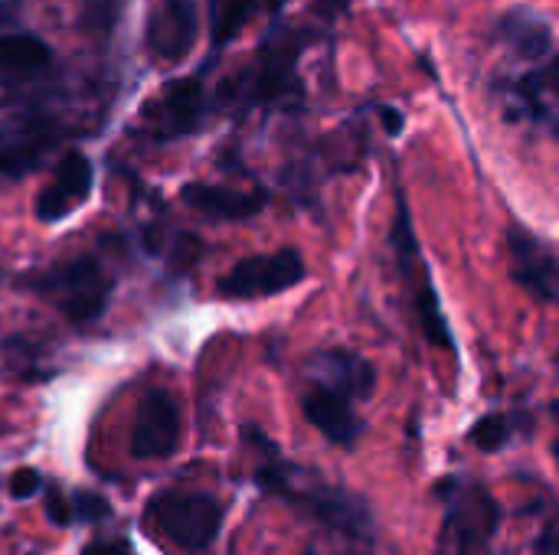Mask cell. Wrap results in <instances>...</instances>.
Wrapping results in <instances>:
<instances>
[{
	"label": "cell",
	"instance_id": "6",
	"mask_svg": "<svg viewBox=\"0 0 559 555\" xmlns=\"http://www.w3.org/2000/svg\"><path fill=\"white\" fill-rule=\"evenodd\" d=\"M200 29V7L197 0H154L144 43L164 62H183L193 52Z\"/></svg>",
	"mask_w": 559,
	"mask_h": 555
},
{
	"label": "cell",
	"instance_id": "12",
	"mask_svg": "<svg viewBox=\"0 0 559 555\" xmlns=\"http://www.w3.org/2000/svg\"><path fill=\"white\" fill-rule=\"evenodd\" d=\"M498 33L501 39L511 46V52L524 62H550L557 46H554V26L544 13L531 10V7H514L498 20Z\"/></svg>",
	"mask_w": 559,
	"mask_h": 555
},
{
	"label": "cell",
	"instance_id": "3",
	"mask_svg": "<svg viewBox=\"0 0 559 555\" xmlns=\"http://www.w3.org/2000/svg\"><path fill=\"white\" fill-rule=\"evenodd\" d=\"M36 291L46 294L72 324L98 321L111 301V278L88 255L49 268L36 278Z\"/></svg>",
	"mask_w": 559,
	"mask_h": 555
},
{
	"label": "cell",
	"instance_id": "4",
	"mask_svg": "<svg viewBox=\"0 0 559 555\" xmlns=\"http://www.w3.org/2000/svg\"><path fill=\"white\" fill-rule=\"evenodd\" d=\"M151 517L170 543L190 553L213 546L223 530V507L210 494H157L151 500Z\"/></svg>",
	"mask_w": 559,
	"mask_h": 555
},
{
	"label": "cell",
	"instance_id": "15",
	"mask_svg": "<svg viewBox=\"0 0 559 555\" xmlns=\"http://www.w3.org/2000/svg\"><path fill=\"white\" fill-rule=\"evenodd\" d=\"M52 134L39 124H20L0 131V173L23 177L39 164V157L49 150Z\"/></svg>",
	"mask_w": 559,
	"mask_h": 555
},
{
	"label": "cell",
	"instance_id": "14",
	"mask_svg": "<svg viewBox=\"0 0 559 555\" xmlns=\"http://www.w3.org/2000/svg\"><path fill=\"white\" fill-rule=\"evenodd\" d=\"M180 200L213 219H249L265 206V193H239L213 183H187L180 190Z\"/></svg>",
	"mask_w": 559,
	"mask_h": 555
},
{
	"label": "cell",
	"instance_id": "10",
	"mask_svg": "<svg viewBox=\"0 0 559 555\" xmlns=\"http://www.w3.org/2000/svg\"><path fill=\"white\" fill-rule=\"evenodd\" d=\"M301 412H305V419H308L331 445L347 448V451L357 445V438H360V432H364V422L357 419L350 399L337 396L334 389H328V386H321V383H314L311 389H305V396H301Z\"/></svg>",
	"mask_w": 559,
	"mask_h": 555
},
{
	"label": "cell",
	"instance_id": "18",
	"mask_svg": "<svg viewBox=\"0 0 559 555\" xmlns=\"http://www.w3.org/2000/svg\"><path fill=\"white\" fill-rule=\"evenodd\" d=\"M416 311H419V321H423V334L432 347H442V350H452L455 347V334L442 314V304H439V294H436V285L429 278V272H423L419 278V288H416Z\"/></svg>",
	"mask_w": 559,
	"mask_h": 555
},
{
	"label": "cell",
	"instance_id": "21",
	"mask_svg": "<svg viewBox=\"0 0 559 555\" xmlns=\"http://www.w3.org/2000/svg\"><path fill=\"white\" fill-rule=\"evenodd\" d=\"M111 514V507H108V500L105 497H98V494H75V500H72V517L75 520H85V523H98V520H105Z\"/></svg>",
	"mask_w": 559,
	"mask_h": 555
},
{
	"label": "cell",
	"instance_id": "26",
	"mask_svg": "<svg viewBox=\"0 0 559 555\" xmlns=\"http://www.w3.org/2000/svg\"><path fill=\"white\" fill-rule=\"evenodd\" d=\"M534 555H559V530L557 523H547L540 540L534 543Z\"/></svg>",
	"mask_w": 559,
	"mask_h": 555
},
{
	"label": "cell",
	"instance_id": "8",
	"mask_svg": "<svg viewBox=\"0 0 559 555\" xmlns=\"http://www.w3.org/2000/svg\"><path fill=\"white\" fill-rule=\"evenodd\" d=\"M180 438V409L170 393H147L138 406V419L131 429V455L144 461H157L174 455Z\"/></svg>",
	"mask_w": 559,
	"mask_h": 555
},
{
	"label": "cell",
	"instance_id": "22",
	"mask_svg": "<svg viewBox=\"0 0 559 555\" xmlns=\"http://www.w3.org/2000/svg\"><path fill=\"white\" fill-rule=\"evenodd\" d=\"M39 487H43V474L36 468H20L16 474H10V484H7L13 500H29Z\"/></svg>",
	"mask_w": 559,
	"mask_h": 555
},
{
	"label": "cell",
	"instance_id": "16",
	"mask_svg": "<svg viewBox=\"0 0 559 555\" xmlns=\"http://www.w3.org/2000/svg\"><path fill=\"white\" fill-rule=\"evenodd\" d=\"M52 49L43 36L36 33H3L0 36V69L13 75H36L52 65Z\"/></svg>",
	"mask_w": 559,
	"mask_h": 555
},
{
	"label": "cell",
	"instance_id": "23",
	"mask_svg": "<svg viewBox=\"0 0 559 555\" xmlns=\"http://www.w3.org/2000/svg\"><path fill=\"white\" fill-rule=\"evenodd\" d=\"M46 517H49V523L59 527V530H66V527L75 523V517H72V500H69L62 491H56V487L46 494Z\"/></svg>",
	"mask_w": 559,
	"mask_h": 555
},
{
	"label": "cell",
	"instance_id": "2",
	"mask_svg": "<svg viewBox=\"0 0 559 555\" xmlns=\"http://www.w3.org/2000/svg\"><path fill=\"white\" fill-rule=\"evenodd\" d=\"M436 494L445 497V523H442V555H485L498 523L501 507L481 484H462L459 478H449L436 484Z\"/></svg>",
	"mask_w": 559,
	"mask_h": 555
},
{
	"label": "cell",
	"instance_id": "13",
	"mask_svg": "<svg viewBox=\"0 0 559 555\" xmlns=\"http://www.w3.org/2000/svg\"><path fill=\"white\" fill-rule=\"evenodd\" d=\"M318 376L321 386L334 389L344 399H367L373 393L377 373L367 360H360L350 350H324L318 353Z\"/></svg>",
	"mask_w": 559,
	"mask_h": 555
},
{
	"label": "cell",
	"instance_id": "25",
	"mask_svg": "<svg viewBox=\"0 0 559 555\" xmlns=\"http://www.w3.org/2000/svg\"><path fill=\"white\" fill-rule=\"evenodd\" d=\"M82 555H134L131 546L124 540H98V543H88Z\"/></svg>",
	"mask_w": 559,
	"mask_h": 555
},
{
	"label": "cell",
	"instance_id": "9",
	"mask_svg": "<svg viewBox=\"0 0 559 555\" xmlns=\"http://www.w3.org/2000/svg\"><path fill=\"white\" fill-rule=\"evenodd\" d=\"M508 258H511V278L521 288H527L544 304L557 301V255L544 239H537L524 229H511L508 232Z\"/></svg>",
	"mask_w": 559,
	"mask_h": 555
},
{
	"label": "cell",
	"instance_id": "5",
	"mask_svg": "<svg viewBox=\"0 0 559 555\" xmlns=\"http://www.w3.org/2000/svg\"><path fill=\"white\" fill-rule=\"evenodd\" d=\"M305 278V258L298 249H278L269 255H252L233 265L219 278V294L229 301H255V298H272L288 291Z\"/></svg>",
	"mask_w": 559,
	"mask_h": 555
},
{
	"label": "cell",
	"instance_id": "17",
	"mask_svg": "<svg viewBox=\"0 0 559 555\" xmlns=\"http://www.w3.org/2000/svg\"><path fill=\"white\" fill-rule=\"evenodd\" d=\"M514 95L521 98V105L527 108V114L534 121H550L554 118V95H557V62H544L534 65L514 88Z\"/></svg>",
	"mask_w": 559,
	"mask_h": 555
},
{
	"label": "cell",
	"instance_id": "24",
	"mask_svg": "<svg viewBox=\"0 0 559 555\" xmlns=\"http://www.w3.org/2000/svg\"><path fill=\"white\" fill-rule=\"evenodd\" d=\"M377 114H380L383 131H386L390 137H400V134H403L406 118H403V111H400V108H393V105H377Z\"/></svg>",
	"mask_w": 559,
	"mask_h": 555
},
{
	"label": "cell",
	"instance_id": "7",
	"mask_svg": "<svg viewBox=\"0 0 559 555\" xmlns=\"http://www.w3.org/2000/svg\"><path fill=\"white\" fill-rule=\"evenodd\" d=\"M92 160L82 150H66L52 180L43 186V193L33 203V213L39 222H59L66 216H72L88 196H92Z\"/></svg>",
	"mask_w": 559,
	"mask_h": 555
},
{
	"label": "cell",
	"instance_id": "1",
	"mask_svg": "<svg viewBox=\"0 0 559 555\" xmlns=\"http://www.w3.org/2000/svg\"><path fill=\"white\" fill-rule=\"evenodd\" d=\"M246 438L255 442V445L269 455V461H272V464L259 468V474H255L265 494H275V497H282V500H288V504H298V507L308 510L318 523H324V527H331V530H341V533H347L350 540H373L377 523H373L370 507H367L360 497H354V494H347V491H341V487H334V484L298 481V471H295L292 464H282V461H278L275 445H272L259 429H246Z\"/></svg>",
	"mask_w": 559,
	"mask_h": 555
},
{
	"label": "cell",
	"instance_id": "27",
	"mask_svg": "<svg viewBox=\"0 0 559 555\" xmlns=\"http://www.w3.org/2000/svg\"><path fill=\"white\" fill-rule=\"evenodd\" d=\"M269 3H272V10H275V13H278V10H282V3H285V0H269Z\"/></svg>",
	"mask_w": 559,
	"mask_h": 555
},
{
	"label": "cell",
	"instance_id": "19",
	"mask_svg": "<svg viewBox=\"0 0 559 555\" xmlns=\"http://www.w3.org/2000/svg\"><path fill=\"white\" fill-rule=\"evenodd\" d=\"M255 7H259V0H223V3L216 7L213 43H216V46H226V43H233V39L242 33V26L252 20Z\"/></svg>",
	"mask_w": 559,
	"mask_h": 555
},
{
	"label": "cell",
	"instance_id": "20",
	"mask_svg": "<svg viewBox=\"0 0 559 555\" xmlns=\"http://www.w3.org/2000/svg\"><path fill=\"white\" fill-rule=\"evenodd\" d=\"M508 438H511V422L504 415H485L468 432V442L481 451H501Z\"/></svg>",
	"mask_w": 559,
	"mask_h": 555
},
{
	"label": "cell",
	"instance_id": "11",
	"mask_svg": "<svg viewBox=\"0 0 559 555\" xmlns=\"http://www.w3.org/2000/svg\"><path fill=\"white\" fill-rule=\"evenodd\" d=\"M206 111V95H203V79L200 75H183L164 85L160 92V114H157V137L160 141H177L187 137L200 128Z\"/></svg>",
	"mask_w": 559,
	"mask_h": 555
}]
</instances>
